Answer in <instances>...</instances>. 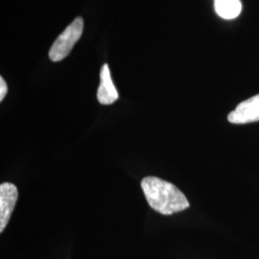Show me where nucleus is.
<instances>
[{
    "instance_id": "f257e3e1",
    "label": "nucleus",
    "mask_w": 259,
    "mask_h": 259,
    "mask_svg": "<svg viewBox=\"0 0 259 259\" xmlns=\"http://www.w3.org/2000/svg\"><path fill=\"white\" fill-rule=\"evenodd\" d=\"M141 188L149 205L162 215L181 212L190 205L176 185L157 177H145L141 181Z\"/></svg>"
},
{
    "instance_id": "f03ea898",
    "label": "nucleus",
    "mask_w": 259,
    "mask_h": 259,
    "mask_svg": "<svg viewBox=\"0 0 259 259\" xmlns=\"http://www.w3.org/2000/svg\"><path fill=\"white\" fill-rule=\"evenodd\" d=\"M83 30V19L81 17H78L56 38L55 42L49 50L50 60L52 62H60L69 55L75 44L82 36Z\"/></svg>"
},
{
    "instance_id": "7ed1b4c3",
    "label": "nucleus",
    "mask_w": 259,
    "mask_h": 259,
    "mask_svg": "<svg viewBox=\"0 0 259 259\" xmlns=\"http://www.w3.org/2000/svg\"><path fill=\"white\" fill-rule=\"evenodd\" d=\"M18 198L19 191L16 185L10 183L0 185V232H3L9 223Z\"/></svg>"
},
{
    "instance_id": "20e7f679",
    "label": "nucleus",
    "mask_w": 259,
    "mask_h": 259,
    "mask_svg": "<svg viewBox=\"0 0 259 259\" xmlns=\"http://www.w3.org/2000/svg\"><path fill=\"white\" fill-rule=\"evenodd\" d=\"M228 120L232 124H247L259 121V94L241 102L230 112Z\"/></svg>"
},
{
    "instance_id": "39448f33",
    "label": "nucleus",
    "mask_w": 259,
    "mask_h": 259,
    "mask_svg": "<svg viewBox=\"0 0 259 259\" xmlns=\"http://www.w3.org/2000/svg\"><path fill=\"white\" fill-rule=\"evenodd\" d=\"M100 85L97 91V99L102 105H111L115 102L119 94L117 93L113 82L111 80L109 65H103L100 72Z\"/></svg>"
},
{
    "instance_id": "423d86ee",
    "label": "nucleus",
    "mask_w": 259,
    "mask_h": 259,
    "mask_svg": "<svg viewBox=\"0 0 259 259\" xmlns=\"http://www.w3.org/2000/svg\"><path fill=\"white\" fill-rule=\"evenodd\" d=\"M214 8L217 15L224 19H233L240 15V0H214Z\"/></svg>"
},
{
    "instance_id": "0eeeda50",
    "label": "nucleus",
    "mask_w": 259,
    "mask_h": 259,
    "mask_svg": "<svg viewBox=\"0 0 259 259\" xmlns=\"http://www.w3.org/2000/svg\"><path fill=\"white\" fill-rule=\"evenodd\" d=\"M7 92H8L7 83L3 79V77H0V101H2L4 99V97L7 94Z\"/></svg>"
}]
</instances>
